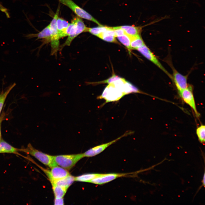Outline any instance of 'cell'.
Instances as JSON below:
<instances>
[{
    "instance_id": "cell-13",
    "label": "cell",
    "mask_w": 205,
    "mask_h": 205,
    "mask_svg": "<svg viewBox=\"0 0 205 205\" xmlns=\"http://www.w3.org/2000/svg\"><path fill=\"white\" fill-rule=\"evenodd\" d=\"M25 36L28 39L36 37L37 39H42L44 40L46 42H50L51 34L49 25L38 33L29 34L26 35Z\"/></svg>"
},
{
    "instance_id": "cell-8",
    "label": "cell",
    "mask_w": 205,
    "mask_h": 205,
    "mask_svg": "<svg viewBox=\"0 0 205 205\" xmlns=\"http://www.w3.org/2000/svg\"><path fill=\"white\" fill-rule=\"evenodd\" d=\"M132 131H127L123 135L111 142L102 144L93 147L83 153L84 157H92L104 151L110 145L120 140L122 137L132 134Z\"/></svg>"
},
{
    "instance_id": "cell-10",
    "label": "cell",
    "mask_w": 205,
    "mask_h": 205,
    "mask_svg": "<svg viewBox=\"0 0 205 205\" xmlns=\"http://www.w3.org/2000/svg\"><path fill=\"white\" fill-rule=\"evenodd\" d=\"M50 171L44 169V171L48 176L51 183L56 180L63 178L70 174L66 169L58 166L51 168Z\"/></svg>"
},
{
    "instance_id": "cell-15",
    "label": "cell",
    "mask_w": 205,
    "mask_h": 205,
    "mask_svg": "<svg viewBox=\"0 0 205 205\" xmlns=\"http://www.w3.org/2000/svg\"><path fill=\"white\" fill-rule=\"evenodd\" d=\"M69 24L64 19L58 17L56 24L60 38L65 37V32Z\"/></svg>"
},
{
    "instance_id": "cell-3",
    "label": "cell",
    "mask_w": 205,
    "mask_h": 205,
    "mask_svg": "<svg viewBox=\"0 0 205 205\" xmlns=\"http://www.w3.org/2000/svg\"><path fill=\"white\" fill-rule=\"evenodd\" d=\"M19 150L34 157L42 163L50 168L58 166L54 159L53 156L37 150L33 147L30 144H28L26 148L19 149Z\"/></svg>"
},
{
    "instance_id": "cell-18",
    "label": "cell",
    "mask_w": 205,
    "mask_h": 205,
    "mask_svg": "<svg viewBox=\"0 0 205 205\" xmlns=\"http://www.w3.org/2000/svg\"><path fill=\"white\" fill-rule=\"evenodd\" d=\"M130 37V46L132 50H136L145 44L140 35Z\"/></svg>"
},
{
    "instance_id": "cell-28",
    "label": "cell",
    "mask_w": 205,
    "mask_h": 205,
    "mask_svg": "<svg viewBox=\"0 0 205 205\" xmlns=\"http://www.w3.org/2000/svg\"><path fill=\"white\" fill-rule=\"evenodd\" d=\"M205 173H204V175L203 176V179L202 181V186H204V187L205 186Z\"/></svg>"
},
{
    "instance_id": "cell-19",
    "label": "cell",
    "mask_w": 205,
    "mask_h": 205,
    "mask_svg": "<svg viewBox=\"0 0 205 205\" xmlns=\"http://www.w3.org/2000/svg\"><path fill=\"white\" fill-rule=\"evenodd\" d=\"M15 83L11 84L0 94V114L3 108L5 99L11 90L16 85Z\"/></svg>"
},
{
    "instance_id": "cell-29",
    "label": "cell",
    "mask_w": 205,
    "mask_h": 205,
    "mask_svg": "<svg viewBox=\"0 0 205 205\" xmlns=\"http://www.w3.org/2000/svg\"><path fill=\"white\" fill-rule=\"evenodd\" d=\"M1 127H0V142L1 141Z\"/></svg>"
},
{
    "instance_id": "cell-1",
    "label": "cell",
    "mask_w": 205,
    "mask_h": 205,
    "mask_svg": "<svg viewBox=\"0 0 205 205\" xmlns=\"http://www.w3.org/2000/svg\"><path fill=\"white\" fill-rule=\"evenodd\" d=\"M125 83L121 80H118L108 84L98 98L104 99L105 100V103L119 100L126 95Z\"/></svg>"
},
{
    "instance_id": "cell-24",
    "label": "cell",
    "mask_w": 205,
    "mask_h": 205,
    "mask_svg": "<svg viewBox=\"0 0 205 205\" xmlns=\"http://www.w3.org/2000/svg\"><path fill=\"white\" fill-rule=\"evenodd\" d=\"M205 127L204 125H202L198 127L196 130V134L199 142L202 144L205 143Z\"/></svg>"
},
{
    "instance_id": "cell-2",
    "label": "cell",
    "mask_w": 205,
    "mask_h": 205,
    "mask_svg": "<svg viewBox=\"0 0 205 205\" xmlns=\"http://www.w3.org/2000/svg\"><path fill=\"white\" fill-rule=\"evenodd\" d=\"M88 28L81 18L77 16L73 17L65 32V37H68L63 47L70 46L73 40L79 35L83 32H87Z\"/></svg>"
},
{
    "instance_id": "cell-21",
    "label": "cell",
    "mask_w": 205,
    "mask_h": 205,
    "mask_svg": "<svg viewBox=\"0 0 205 205\" xmlns=\"http://www.w3.org/2000/svg\"><path fill=\"white\" fill-rule=\"evenodd\" d=\"M52 184L55 198H63L66 192L67 189L54 184Z\"/></svg>"
},
{
    "instance_id": "cell-17",
    "label": "cell",
    "mask_w": 205,
    "mask_h": 205,
    "mask_svg": "<svg viewBox=\"0 0 205 205\" xmlns=\"http://www.w3.org/2000/svg\"><path fill=\"white\" fill-rule=\"evenodd\" d=\"M118 27L123 29L126 34L130 36L140 35L141 31V27H139L124 25Z\"/></svg>"
},
{
    "instance_id": "cell-14",
    "label": "cell",
    "mask_w": 205,
    "mask_h": 205,
    "mask_svg": "<svg viewBox=\"0 0 205 205\" xmlns=\"http://www.w3.org/2000/svg\"><path fill=\"white\" fill-rule=\"evenodd\" d=\"M74 181L75 177L70 174L63 178L55 181L51 183L60 186L67 190Z\"/></svg>"
},
{
    "instance_id": "cell-26",
    "label": "cell",
    "mask_w": 205,
    "mask_h": 205,
    "mask_svg": "<svg viewBox=\"0 0 205 205\" xmlns=\"http://www.w3.org/2000/svg\"><path fill=\"white\" fill-rule=\"evenodd\" d=\"M120 78L121 77L115 75H114L112 76L106 80L99 82L97 83V84L107 83L109 84L120 79Z\"/></svg>"
},
{
    "instance_id": "cell-23",
    "label": "cell",
    "mask_w": 205,
    "mask_h": 205,
    "mask_svg": "<svg viewBox=\"0 0 205 205\" xmlns=\"http://www.w3.org/2000/svg\"><path fill=\"white\" fill-rule=\"evenodd\" d=\"M108 27L102 25L99 26L91 28H88L87 32H89L92 34L97 36L101 33L106 31Z\"/></svg>"
},
{
    "instance_id": "cell-6",
    "label": "cell",
    "mask_w": 205,
    "mask_h": 205,
    "mask_svg": "<svg viewBox=\"0 0 205 205\" xmlns=\"http://www.w3.org/2000/svg\"><path fill=\"white\" fill-rule=\"evenodd\" d=\"M60 3L69 8L77 16L101 25L91 15L75 3L72 0H59Z\"/></svg>"
},
{
    "instance_id": "cell-5",
    "label": "cell",
    "mask_w": 205,
    "mask_h": 205,
    "mask_svg": "<svg viewBox=\"0 0 205 205\" xmlns=\"http://www.w3.org/2000/svg\"><path fill=\"white\" fill-rule=\"evenodd\" d=\"M59 10V7H58L52 20L49 25L51 34L50 42L51 47V54L52 55L56 54L59 49L60 38L56 26V21L58 17Z\"/></svg>"
},
{
    "instance_id": "cell-22",
    "label": "cell",
    "mask_w": 205,
    "mask_h": 205,
    "mask_svg": "<svg viewBox=\"0 0 205 205\" xmlns=\"http://www.w3.org/2000/svg\"><path fill=\"white\" fill-rule=\"evenodd\" d=\"M118 39L130 51L132 50L130 46V37L126 34L117 37Z\"/></svg>"
},
{
    "instance_id": "cell-12",
    "label": "cell",
    "mask_w": 205,
    "mask_h": 205,
    "mask_svg": "<svg viewBox=\"0 0 205 205\" xmlns=\"http://www.w3.org/2000/svg\"><path fill=\"white\" fill-rule=\"evenodd\" d=\"M127 175V174L120 173L101 174L99 176L94 179L89 183L97 184H102Z\"/></svg>"
},
{
    "instance_id": "cell-9",
    "label": "cell",
    "mask_w": 205,
    "mask_h": 205,
    "mask_svg": "<svg viewBox=\"0 0 205 205\" xmlns=\"http://www.w3.org/2000/svg\"><path fill=\"white\" fill-rule=\"evenodd\" d=\"M179 93L183 100L193 110L196 116L199 117L200 114L197 110L192 86L188 84L186 88Z\"/></svg>"
},
{
    "instance_id": "cell-4",
    "label": "cell",
    "mask_w": 205,
    "mask_h": 205,
    "mask_svg": "<svg viewBox=\"0 0 205 205\" xmlns=\"http://www.w3.org/2000/svg\"><path fill=\"white\" fill-rule=\"evenodd\" d=\"M53 156L58 165L66 170L71 169L79 161L84 157L83 153Z\"/></svg>"
},
{
    "instance_id": "cell-11",
    "label": "cell",
    "mask_w": 205,
    "mask_h": 205,
    "mask_svg": "<svg viewBox=\"0 0 205 205\" xmlns=\"http://www.w3.org/2000/svg\"><path fill=\"white\" fill-rule=\"evenodd\" d=\"M171 68L173 73L172 80L179 93L187 87L188 85L187 82L188 75L181 74L173 66Z\"/></svg>"
},
{
    "instance_id": "cell-20",
    "label": "cell",
    "mask_w": 205,
    "mask_h": 205,
    "mask_svg": "<svg viewBox=\"0 0 205 205\" xmlns=\"http://www.w3.org/2000/svg\"><path fill=\"white\" fill-rule=\"evenodd\" d=\"M101 173H87L75 177V181L89 182L94 179L99 177Z\"/></svg>"
},
{
    "instance_id": "cell-16",
    "label": "cell",
    "mask_w": 205,
    "mask_h": 205,
    "mask_svg": "<svg viewBox=\"0 0 205 205\" xmlns=\"http://www.w3.org/2000/svg\"><path fill=\"white\" fill-rule=\"evenodd\" d=\"M19 149L15 148L3 140L0 142V153L17 154Z\"/></svg>"
},
{
    "instance_id": "cell-27",
    "label": "cell",
    "mask_w": 205,
    "mask_h": 205,
    "mask_svg": "<svg viewBox=\"0 0 205 205\" xmlns=\"http://www.w3.org/2000/svg\"><path fill=\"white\" fill-rule=\"evenodd\" d=\"M55 205H63V198H55L54 200Z\"/></svg>"
},
{
    "instance_id": "cell-7",
    "label": "cell",
    "mask_w": 205,
    "mask_h": 205,
    "mask_svg": "<svg viewBox=\"0 0 205 205\" xmlns=\"http://www.w3.org/2000/svg\"><path fill=\"white\" fill-rule=\"evenodd\" d=\"M136 50L146 59L162 70L172 80V75H171L165 68L157 57L145 44L138 48Z\"/></svg>"
},
{
    "instance_id": "cell-25",
    "label": "cell",
    "mask_w": 205,
    "mask_h": 205,
    "mask_svg": "<svg viewBox=\"0 0 205 205\" xmlns=\"http://www.w3.org/2000/svg\"><path fill=\"white\" fill-rule=\"evenodd\" d=\"M97 37L107 42L116 43L118 42L115 37L108 34L104 32L101 33Z\"/></svg>"
}]
</instances>
